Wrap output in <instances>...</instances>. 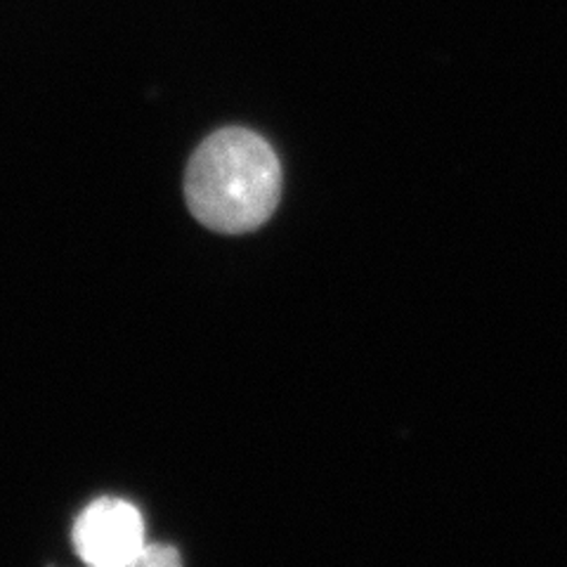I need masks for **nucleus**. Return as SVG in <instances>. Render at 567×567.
Returning a JSON list of instances; mask_svg holds the SVG:
<instances>
[{"instance_id":"obj_3","label":"nucleus","mask_w":567,"mask_h":567,"mask_svg":"<svg viewBox=\"0 0 567 567\" xmlns=\"http://www.w3.org/2000/svg\"><path fill=\"white\" fill-rule=\"evenodd\" d=\"M128 567H183V558L168 544H145Z\"/></svg>"},{"instance_id":"obj_1","label":"nucleus","mask_w":567,"mask_h":567,"mask_svg":"<svg viewBox=\"0 0 567 567\" xmlns=\"http://www.w3.org/2000/svg\"><path fill=\"white\" fill-rule=\"evenodd\" d=\"M281 197V166L258 133L223 128L189 158L185 199L202 225L225 235L251 233L268 220Z\"/></svg>"},{"instance_id":"obj_2","label":"nucleus","mask_w":567,"mask_h":567,"mask_svg":"<svg viewBox=\"0 0 567 567\" xmlns=\"http://www.w3.org/2000/svg\"><path fill=\"white\" fill-rule=\"evenodd\" d=\"M74 548L87 567H128L145 546L140 511L116 496H100L74 523Z\"/></svg>"}]
</instances>
